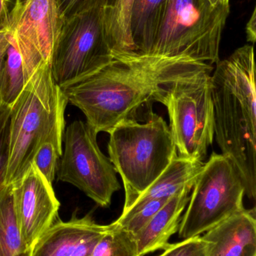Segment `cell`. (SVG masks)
Listing matches in <instances>:
<instances>
[{
	"instance_id": "14",
	"label": "cell",
	"mask_w": 256,
	"mask_h": 256,
	"mask_svg": "<svg viewBox=\"0 0 256 256\" xmlns=\"http://www.w3.org/2000/svg\"><path fill=\"white\" fill-rule=\"evenodd\" d=\"M102 226L90 214L78 218L74 214L66 222L58 218L38 239L31 256H72L83 240Z\"/></svg>"
},
{
	"instance_id": "22",
	"label": "cell",
	"mask_w": 256,
	"mask_h": 256,
	"mask_svg": "<svg viewBox=\"0 0 256 256\" xmlns=\"http://www.w3.org/2000/svg\"><path fill=\"white\" fill-rule=\"evenodd\" d=\"M159 256H206L205 242L201 236L170 244Z\"/></svg>"
},
{
	"instance_id": "2",
	"label": "cell",
	"mask_w": 256,
	"mask_h": 256,
	"mask_svg": "<svg viewBox=\"0 0 256 256\" xmlns=\"http://www.w3.org/2000/svg\"><path fill=\"white\" fill-rule=\"evenodd\" d=\"M253 45L216 63L211 75L214 137L238 171L245 195L256 196V90Z\"/></svg>"
},
{
	"instance_id": "18",
	"label": "cell",
	"mask_w": 256,
	"mask_h": 256,
	"mask_svg": "<svg viewBox=\"0 0 256 256\" xmlns=\"http://www.w3.org/2000/svg\"><path fill=\"white\" fill-rule=\"evenodd\" d=\"M28 82L22 58L11 34V42L0 73V102L12 108Z\"/></svg>"
},
{
	"instance_id": "8",
	"label": "cell",
	"mask_w": 256,
	"mask_h": 256,
	"mask_svg": "<svg viewBox=\"0 0 256 256\" xmlns=\"http://www.w3.org/2000/svg\"><path fill=\"white\" fill-rule=\"evenodd\" d=\"M178 233L185 239L196 237L244 210L245 186L232 161L212 153L192 186Z\"/></svg>"
},
{
	"instance_id": "24",
	"label": "cell",
	"mask_w": 256,
	"mask_h": 256,
	"mask_svg": "<svg viewBox=\"0 0 256 256\" xmlns=\"http://www.w3.org/2000/svg\"><path fill=\"white\" fill-rule=\"evenodd\" d=\"M57 1L60 12L63 14V16L66 18L89 0H57ZM105 2H106L108 6H109L112 4L114 0H105Z\"/></svg>"
},
{
	"instance_id": "10",
	"label": "cell",
	"mask_w": 256,
	"mask_h": 256,
	"mask_svg": "<svg viewBox=\"0 0 256 256\" xmlns=\"http://www.w3.org/2000/svg\"><path fill=\"white\" fill-rule=\"evenodd\" d=\"M64 19L57 0H13L9 32L27 81L39 68L51 64Z\"/></svg>"
},
{
	"instance_id": "4",
	"label": "cell",
	"mask_w": 256,
	"mask_h": 256,
	"mask_svg": "<svg viewBox=\"0 0 256 256\" xmlns=\"http://www.w3.org/2000/svg\"><path fill=\"white\" fill-rule=\"evenodd\" d=\"M109 134V160L124 185L125 212L168 168L177 149L169 126L153 112L144 123L123 120Z\"/></svg>"
},
{
	"instance_id": "9",
	"label": "cell",
	"mask_w": 256,
	"mask_h": 256,
	"mask_svg": "<svg viewBox=\"0 0 256 256\" xmlns=\"http://www.w3.org/2000/svg\"><path fill=\"white\" fill-rule=\"evenodd\" d=\"M97 134L82 121L68 126L57 178L76 186L101 207L108 208L120 184L112 162L98 146Z\"/></svg>"
},
{
	"instance_id": "5",
	"label": "cell",
	"mask_w": 256,
	"mask_h": 256,
	"mask_svg": "<svg viewBox=\"0 0 256 256\" xmlns=\"http://www.w3.org/2000/svg\"><path fill=\"white\" fill-rule=\"evenodd\" d=\"M229 12V4L213 6L208 0H169L147 56L216 64Z\"/></svg>"
},
{
	"instance_id": "27",
	"label": "cell",
	"mask_w": 256,
	"mask_h": 256,
	"mask_svg": "<svg viewBox=\"0 0 256 256\" xmlns=\"http://www.w3.org/2000/svg\"><path fill=\"white\" fill-rule=\"evenodd\" d=\"M213 6H219V4H229L230 0H208Z\"/></svg>"
},
{
	"instance_id": "13",
	"label": "cell",
	"mask_w": 256,
	"mask_h": 256,
	"mask_svg": "<svg viewBox=\"0 0 256 256\" xmlns=\"http://www.w3.org/2000/svg\"><path fill=\"white\" fill-rule=\"evenodd\" d=\"M193 185H188L168 200L145 227L135 236L138 255L144 256L165 250L179 230L181 216L189 203Z\"/></svg>"
},
{
	"instance_id": "23",
	"label": "cell",
	"mask_w": 256,
	"mask_h": 256,
	"mask_svg": "<svg viewBox=\"0 0 256 256\" xmlns=\"http://www.w3.org/2000/svg\"><path fill=\"white\" fill-rule=\"evenodd\" d=\"M12 7L13 0H0V32H8L10 30Z\"/></svg>"
},
{
	"instance_id": "20",
	"label": "cell",
	"mask_w": 256,
	"mask_h": 256,
	"mask_svg": "<svg viewBox=\"0 0 256 256\" xmlns=\"http://www.w3.org/2000/svg\"><path fill=\"white\" fill-rule=\"evenodd\" d=\"M64 130L54 132L39 148L33 158V164L51 184L55 178L58 160L63 153Z\"/></svg>"
},
{
	"instance_id": "26",
	"label": "cell",
	"mask_w": 256,
	"mask_h": 256,
	"mask_svg": "<svg viewBox=\"0 0 256 256\" xmlns=\"http://www.w3.org/2000/svg\"><path fill=\"white\" fill-rule=\"evenodd\" d=\"M246 39L252 44H255L256 38V10L255 8L246 26Z\"/></svg>"
},
{
	"instance_id": "19",
	"label": "cell",
	"mask_w": 256,
	"mask_h": 256,
	"mask_svg": "<svg viewBox=\"0 0 256 256\" xmlns=\"http://www.w3.org/2000/svg\"><path fill=\"white\" fill-rule=\"evenodd\" d=\"M90 256H139L135 236L116 222L101 238Z\"/></svg>"
},
{
	"instance_id": "17",
	"label": "cell",
	"mask_w": 256,
	"mask_h": 256,
	"mask_svg": "<svg viewBox=\"0 0 256 256\" xmlns=\"http://www.w3.org/2000/svg\"><path fill=\"white\" fill-rule=\"evenodd\" d=\"M23 240L14 208L12 184L0 190V256H31Z\"/></svg>"
},
{
	"instance_id": "11",
	"label": "cell",
	"mask_w": 256,
	"mask_h": 256,
	"mask_svg": "<svg viewBox=\"0 0 256 256\" xmlns=\"http://www.w3.org/2000/svg\"><path fill=\"white\" fill-rule=\"evenodd\" d=\"M15 216L21 237L32 250L38 239L57 220L60 203L50 183L37 167L12 184Z\"/></svg>"
},
{
	"instance_id": "7",
	"label": "cell",
	"mask_w": 256,
	"mask_h": 256,
	"mask_svg": "<svg viewBox=\"0 0 256 256\" xmlns=\"http://www.w3.org/2000/svg\"><path fill=\"white\" fill-rule=\"evenodd\" d=\"M213 70L173 82L161 100L168 110L170 130L180 158L203 162L213 144Z\"/></svg>"
},
{
	"instance_id": "21",
	"label": "cell",
	"mask_w": 256,
	"mask_h": 256,
	"mask_svg": "<svg viewBox=\"0 0 256 256\" xmlns=\"http://www.w3.org/2000/svg\"><path fill=\"white\" fill-rule=\"evenodd\" d=\"M11 108L0 106V190L6 186L10 152Z\"/></svg>"
},
{
	"instance_id": "12",
	"label": "cell",
	"mask_w": 256,
	"mask_h": 256,
	"mask_svg": "<svg viewBox=\"0 0 256 256\" xmlns=\"http://www.w3.org/2000/svg\"><path fill=\"white\" fill-rule=\"evenodd\" d=\"M201 238L206 256H256L255 209L233 215Z\"/></svg>"
},
{
	"instance_id": "15",
	"label": "cell",
	"mask_w": 256,
	"mask_h": 256,
	"mask_svg": "<svg viewBox=\"0 0 256 256\" xmlns=\"http://www.w3.org/2000/svg\"><path fill=\"white\" fill-rule=\"evenodd\" d=\"M169 0H135L130 31L135 52L147 56L165 18Z\"/></svg>"
},
{
	"instance_id": "3",
	"label": "cell",
	"mask_w": 256,
	"mask_h": 256,
	"mask_svg": "<svg viewBox=\"0 0 256 256\" xmlns=\"http://www.w3.org/2000/svg\"><path fill=\"white\" fill-rule=\"evenodd\" d=\"M67 104L53 78L51 64L39 68L11 108L6 186L20 180L31 166L42 144L56 131L65 129Z\"/></svg>"
},
{
	"instance_id": "25",
	"label": "cell",
	"mask_w": 256,
	"mask_h": 256,
	"mask_svg": "<svg viewBox=\"0 0 256 256\" xmlns=\"http://www.w3.org/2000/svg\"><path fill=\"white\" fill-rule=\"evenodd\" d=\"M10 42L11 34L9 32H0V73H1L2 68H3L6 52H7L8 48L10 45ZM1 106V102H0V106Z\"/></svg>"
},
{
	"instance_id": "16",
	"label": "cell",
	"mask_w": 256,
	"mask_h": 256,
	"mask_svg": "<svg viewBox=\"0 0 256 256\" xmlns=\"http://www.w3.org/2000/svg\"><path fill=\"white\" fill-rule=\"evenodd\" d=\"M135 0H114L105 6V26L113 56L135 52L130 31L131 15Z\"/></svg>"
},
{
	"instance_id": "1",
	"label": "cell",
	"mask_w": 256,
	"mask_h": 256,
	"mask_svg": "<svg viewBox=\"0 0 256 256\" xmlns=\"http://www.w3.org/2000/svg\"><path fill=\"white\" fill-rule=\"evenodd\" d=\"M94 74L62 88L68 103L84 114L97 134H109L123 120L138 121L152 112L173 82L213 70L210 64L185 58L120 54Z\"/></svg>"
},
{
	"instance_id": "6",
	"label": "cell",
	"mask_w": 256,
	"mask_h": 256,
	"mask_svg": "<svg viewBox=\"0 0 256 256\" xmlns=\"http://www.w3.org/2000/svg\"><path fill=\"white\" fill-rule=\"evenodd\" d=\"M105 0H89L65 18L51 60L60 88L94 74L114 60L105 32Z\"/></svg>"
}]
</instances>
